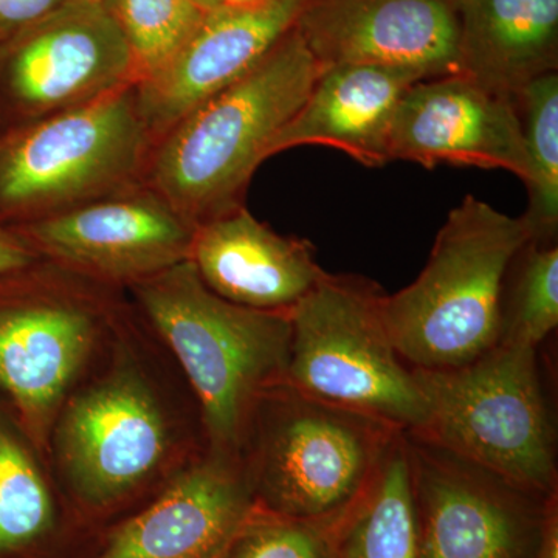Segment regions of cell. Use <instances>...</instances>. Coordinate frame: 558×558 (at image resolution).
Here are the masks:
<instances>
[{"label": "cell", "instance_id": "cell-1", "mask_svg": "<svg viewBox=\"0 0 558 558\" xmlns=\"http://www.w3.org/2000/svg\"><path fill=\"white\" fill-rule=\"evenodd\" d=\"M531 241L521 216L472 194L451 209L418 277L381 296V317L403 362L451 369L497 347L506 277Z\"/></svg>", "mask_w": 558, "mask_h": 558}, {"label": "cell", "instance_id": "cell-2", "mask_svg": "<svg viewBox=\"0 0 558 558\" xmlns=\"http://www.w3.org/2000/svg\"><path fill=\"white\" fill-rule=\"evenodd\" d=\"M319 73L293 28L244 78L165 134L153 167L159 196L196 227L241 207L271 140L306 101Z\"/></svg>", "mask_w": 558, "mask_h": 558}, {"label": "cell", "instance_id": "cell-3", "mask_svg": "<svg viewBox=\"0 0 558 558\" xmlns=\"http://www.w3.org/2000/svg\"><path fill=\"white\" fill-rule=\"evenodd\" d=\"M140 303L196 389L219 457L240 449L260 396L286 380L290 311H259L209 290L193 260L140 279Z\"/></svg>", "mask_w": 558, "mask_h": 558}, {"label": "cell", "instance_id": "cell-4", "mask_svg": "<svg viewBox=\"0 0 558 558\" xmlns=\"http://www.w3.org/2000/svg\"><path fill=\"white\" fill-rule=\"evenodd\" d=\"M414 371L427 418L422 429L409 435L534 497L548 498L557 492L537 348L498 343L458 368Z\"/></svg>", "mask_w": 558, "mask_h": 558}, {"label": "cell", "instance_id": "cell-5", "mask_svg": "<svg viewBox=\"0 0 558 558\" xmlns=\"http://www.w3.org/2000/svg\"><path fill=\"white\" fill-rule=\"evenodd\" d=\"M379 284L359 275L326 277L290 310L286 384L403 433L427 418L416 371L400 357Z\"/></svg>", "mask_w": 558, "mask_h": 558}, {"label": "cell", "instance_id": "cell-6", "mask_svg": "<svg viewBox=\"0 0 558 558\" xmlns=\"http://www.w3.org/2000/svg\"><path fill=\"white\" fill-rule=\"evenodd\" d=\"M274 416L260 429L253 505L318 519L354 505L376 476L399 429L281 381L269 389Z\"/></svg>", "mask_w": 558, "mask_h": 558}, {"label": "cell", "instance_id": "cell-7", "mask_svg": "<svg viewBox=\"0 0 558 558\" xmlns=\"http://www.w3.org/2000/svg\"><path fill=\"white\" fill-rule=\"evenodd\" d=\"M134 86L0 137V220L39 215L126 178L149 134Z\"/></svg>", "mask_w": 558, "mask_h": 558}, {"label": "cell", "instance_id": "cell-8", "mask_svg": "<svg viewBox=\"0 0 558 558\" xmlns=\"http://www.w3.org/2000/svg\"><path fill=\"white\" fill-rule=\"evenodd\" d=\"M407 436L418 558H532L546 498Z\"/></svg>", "mask_w": 558, "mask_h": 558}, {"label": "cell", "instance_id": "cell-9", "mask_svg": "<svg viewBox=\"0 0 558 558\" xmlns=\"http://www.w3.org/2000/svg\"><path fill=\"white\" fill-rule=\"evenodd\" d=\"M119 21L100 0H68L0 49V97L46 116L137 84Z\"/></svg>", "mask_w": 558, "mask_h": 558}, {"label": "cell", "instance_id": "cell-10", "mask_svg": "<svg viewBox=\"0 0 558 558\" xmlns=\"http://www.w3.org/2000/svg\"><path fill=\"white\" fill-rule=\"evenodd\" d=\"M322 70L380 65L459 73L457 0H310L295 25Z\"/></svg>", "mask_w": 558, "mask_h": 558}, {"label": "cell", "instance_id": "cell-11", "mask_svg": "<svg viewBox=\"0 0 558 558\" xmlns=\"http://www.w3.org/2000/svg\"><path fill=\"white\" fill-rule=\"evenodd\" d=\"M505 170L526 182L527 156L515 102L468 75L422 80L392 121L389 161Z\"/></svg>", "mask_w": 558, "mask_h": 558}, {"label": "cell", "instance_id": "cell-12", "mask_svg": "<svg viewBox=\"0 0 558 558\" xmlns=\"http://www.w3.org/2000/svg\"><path fill=\"white\" fill-rule=\"evenodd\" d=\"M310 0H263L207 10L201 24L135 95L149 132L167 134L209 98L252 72L295 28Z\"/></svg>", "mask_w": 558, "mask_h": 558}, {"label": "cell", "instance_id": "cell-13", "mask_svg": "<svg viewBox=\"0 0 558 558\" xmlns=\"http://www.w3.org/2000/svg\"><path fill=\"white\" fill-rule=\"evenodd\" d=\"M50 255L112 278L143 279L190 259L197 227L159 194L94 202L24 227Z\"/></svg>", "mask_w": 558, "mask_h": 558}, {"label": "cell", "instance_id": "cell-14", "mask_svg": "<svg viewBox=\"0 0 558 558\" xmlns=\"http://www.w3.org/2000/svg\"><path fill=\"white\" fill-rule=\"evenodd\" d=\"M60 444L80 490L105 501L159 464L167 432L149 392L137 381L117 379L84 392L69 407Z\"/></svg>", "mask_w": 558, "mask_h": 558}, {"label": "cell", "instance_id": "cell-15", "mask_svg": "<svg viewBox=\"0 0 558 558\" xmlns=\"http://www.w3.org/2000/svg\"><path fill=\"white\" fill-rule=\"evenodd\" d=\"M190 259L209 290L250 310L290 311L326 277L310 241L236 207L197 227Z\"/></svg>", "mask_w": 558, "mask_h": 558}, {"label": "cell", "instance_id": "cell-16", "mask_svg": "<svg viewBox=\"0 0 558 558\" xmlns=\"http://www.w3.org/2000/svg\"><path fill=\"white\" fill-rule=\"evenodd\" d=\"M422 80L410 70L380 65L322 70L306 101L271 140L266 160L282 150L317 145L339 149L363 167H384L399 102Z\"/></svg>", "mask_w": 558, "mask_h": 558}, {"label": "cell", "instance_id": "cell-17", "mask_svg": "<svg viewBox=\"0 0 558 558\" xmlns=\"http://www.w3.org/2000/svg\"><path fill=\"white\" fill-rule=\"evenodd\" d=\"M252 508L245 476L218 457L124 524L100 558H215Z\"/></svg>", "mask_w": 558, "mask_h": 558}, {"label": "cell", "instance_id": "cell-18", "mask_svg": "<svg viewBox=\"0 0 558 558\" xmlns=\"http://www.w3.org/2000/svg\"><path fill=\"white\" fill-rule=\"evenodd\" d=\"M459 73L517 105L557 72L558 0H457Z\"/></svg>", "mask_w": 558, "mask_h": 558}, {"label": "cell", "instance_id": "cell-19", "mask_svg": "<svg viewBox=\"0 0 558 558\" xmlns=\"http://www.w3.org/2000/svg\"><path fill=\"white\" fill-rule=\"evenodd\" d=\"M94 340L86 312L64 304L0 307V389L28 416L47 413Z\"/></svg>", "mask_w": 558, "mask_h": 558}, {"label": "cell", "instance_id": "cell-20", "mask_svg": "<svg viewBox=\"0 0 558 558\" xmlns=\"http://www.w3.org/2000/svg\"><path fill=\"white\" fill-rule=\"evenodd\" d=\"M333 558H418L405 433H399L376 476L349 512Z\"/></svg>", "mask_w": 558, "mask_h": 558}, {"label": "cell", "instance_id": "cell-21", "mask_svg": "<svg viewBox=\"0 0 558 558\" xmlns=\"http://www.w3.org/2000/svg\"><path fill=\"white\" fill-rule=\"evenodd\" d=\"M527 156L526 215L532 241L549 244L558 227V73L531 81L517 98Z\"/></svg>", "mask_w": 558, "mask_h": 558}, {"label": "cell", "instance_id": "cell-22", "mask_svg": "<svg viewBox=\"0 0 558 558\" xmlns=\"http://www.w3.org/2000/svg\"><path fill=\"white\" fill-rule=\"evenodd\" d=\"M352 506L333 515L300 519L253 505L215 558H333Z\"/></svg>", "mask_w": 558, "mask_h": 558}, {"label": "cell", "instance_id": "cell-23", "mask_svg": "<svg viewBox=\"0 0 558 558\" xmlns=\"http://www.w3.org/2000/svg\"><path fill=\"white\" fill-rule=\"evenodd\" d=\"M517 260L515 279L502 300L498 343L538 348L558 325V248L531 241Z\"/></svg>", "mask_w": 558, "mask_h": 558}, {"label": "cell", "instance_id": "cell-24", "mask_svg": "<svg viewBox=\"0 0 558 558\" xmlns=\"http://www.w3.org/2000/svg\"><path fill=\"white\" fill-rule=\"evenodd\" d=\"M109 9L130 44L138 81L165 68L207 13L197 0H112Z\"/></svg>", "mask_w": 558, "mask_h": 558}, {"label": "cell", "instance_id": "cell-25", "mask_svg": "<svg viewBox=\"0 0 558 558\" xmlns=\"http://www.w3.org/2000/svg\"><path fill=\"white\" fill-rule=\"evenodd\" d=\"M50 521L46 484L17 440L0 427V556L28 545Z\"/></svg>", "mask_w": 558, "mask_h": 558}, {"label": "cell", "instance_id": "cell-26", "mask_svg": "<svg viewBox=\"0 0 558 558\" xmlns=\"http://www.w3.org/2000/svg\"><path fill=\"white\" fill-rule=\"evenodd\" d=\"M68 0H0V49Z\"/></svg>", "mask_w": 558, "mask_h": 558}, {"label": "cell", "instance_id": "cell-27", "mask_svg": "<svg viewBox=\"0 0 558 558\" xmlns=\"http://www.w3.org/2000/svg\"><path fill=\"white\" fill-rule=\"evenodd\" d=\"M33 255L27 244L5 227L0 226V277L31 266Z\"/></svg>", "mask_w": 558, "mask_h": 558}, {"label": "cell", "instance_id": "cell-28", "mask_svg": "<svg viewBox=\"0 0 558 558\" xmlns=\"http://www.w3.org/2000/svg\"><path fill=\"white\" fill-rule=\"evenodd\" d=\"M263 2V0H201L205 10L216 9V7H244L253 3Z\"/></svg>", "mask_w": 558, "mask_h": 558}, {"label": "cell", "instance_id": "cell-29", "mask_svg": "<svg viewBox=\"0 0 558 558\" xmlns=\"http://www.w3.org/2000/svg\"><path fill=\"white\" fill-rule=\"evenodd\" d=\"M100 2L105 3V5H110V2H112V0H100Z\"/></svg>", "mask_w": 558, "mask_h": 558}, {"label": "cell", "instance_id": "cell-30", "mask_svg": "<svg viewBox=\"0 0 558 558\" xmlns=\"http://www.w3.org/2000/svg\"><path fill=\"white\" fill-rule=\"evenodd\" d=\"M197 2H199V3H201V0H197ZM201 5H202V3H201Z\"/></svg>", "mask_w": 558, "mask_h": 558}]
</instances>
